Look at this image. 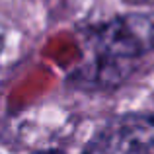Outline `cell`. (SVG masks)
<instances>
[{
    "label": "cell",
    "instance_id": "cell-1",
    "mask_svg": "<svg viewBox=\"0 0 154 154\" xmlns=\"http://www.w3.org/2000/svg\"><path fill=\"white\" fill-rule=\"evenodd\" d=\"M96 64V78L105 82L125 74L131 63L144 51L154 49V14L125 16L96 27L90 37Z\"/></svg>",
    "mask_w": 154,
    "mask_h": 154
},
{
    "label": "cell",
    "instance_id": "cell-2",
    "mask_svg": "<svg viewBox=\"0 0 154 154\" xmlns=\"http://www.w3.org/2000/svg\"><path fill=\"white\" fill-rule=\"evenodd\" d=\"M84 154H154V119L119 117L92 139Z\"/></svg>",
    "mask_w": 154,
    "mask_h": 154
},
{
    "label": "cell",
    "instance_id": "cell-3",
    "mask_svg": "<svg viewBox=\"0 0 154 154\" xmlns=\"http://www.w3.org/2000/svg\"><path fill=\"white\" fill-rule=\"evenodd\" d=\"M127 4H135V6H144V4H154V0H125Z\"/></svg>",
    "mask_w": 154,
    "mask_h": 154
},
{
    "label": "cell",
    "instance_id": "cell-4",
    "mask_svg": "<svg viewBox=\"0 0 154 154\" xmlns=\"http://www.w3.org/2000/svg\"><path fill=\"white\" fill-rule=\"evenodd\" d=\"M35 154H60V152H53V150H45V152H35Z\"/></svg>",
    "mask_w": 154,
    "mask_h": 154
},
{
    "label": "cell",
    "instance_id": "cell-5",
    "mask_svg": "<svg viewBox=\"0 0 154 154\" xmlns=\"http://www.w3.org/2000/svg\"><path fill=\"white\" fill-rule=\"evenodd\" d=\"M2 39H4V35H2V29H0V49H2Z\"/></svg>",
    "mask_w": 154,
    "mask_h": 154
}]
</instances>
